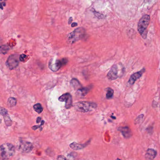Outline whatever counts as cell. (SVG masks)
<instances>
[{"label": "cell", "instance_id": "8fae6325", "mask_svg": "<svg viewBox=\"0 0 160 160\" xmlns=\"http://www.w3.org/2000/svg\"><path fill=\"white\" fill-rule=\"evenodd\" d=\"M145 70L144 69L139 71V72L135 73L134 74H133L131 76V78H130V79H129V84L131 85H133L138 79L139 78L141 77V76L142 75V74H143V73L145 72Z\"/></svg>", "mask_w": 160, "mask_h": 160}, {"label": "cell", "instance_id": "e0dca14e", "mask_svg": "<svg viewBox=\"0 0 160 160\" xmlns=\"http://www.w3.org/2000/svg\"><path fill=\"white\" fill-rule=\"evenodd\" d=\"M33 109L37 113L40 114L43 111V108L40 103H37L33 106Z\"/></svg>", "mask_w": 160, "mask_h": 160}, {"label": "cell", "instance_id": "5b68a950", "mask_svg": "<svg viewBox=\"0 0 160 160\" xmlns=\"http://www.w3.org/2000/svg\"><path fill=\"white\" fill-rule=\"evenodd\" d=\"M150 21V18L148 15L143 16L139 20L138 25V30L141 35L144 34L148 26Z\"/></svg>", "mask_w": 160, "mask_h": 160}, {"label": "cell", "instance_id": "2e32d148", "mask_svg": "<svg viewBox=\"0 0 160 160\" xmlns=\"http://www.w3.org/2000/svg\"><path fill=\"white\" fill-rule=\"evenodd\" d=\"M17 104L16 99L13 97H10L8 100V105L10 108L15 106Z\"/></svg>", "mask_w": 160, "mask_h": 160}, {"label": "cell", "instance_id": "277c9868", "mask_svg": "<svg viewBox=\"0 0 160 160\" xmlns=\"http://www.w3.org/2000/svg\"><path fill=\"white\" fill-rule=\"evenodd\" d=\"M85 30L83 28H78L71 32L67 37L68 43L73 44L84 37Z\"/></svg>", "mask_w": 160, "mask_h": 160}, {"label": "cell", "instance_id": "9a60e30c", "mask_svg": "<svg viewBox=\"0 0 160 160\" xmlns=\"http://www.w3.org/2000/svg\"><path fill=\"white\" fill-rule=\"evenodd\" d=\"M71 83L72 86L75 89H77L78 90L82 88V85H81L80 82H79L78 80L75 79V78H73L71 80Z\"/></svg>", "mask_w": 160, "mask_h": 160}, {"label": "cell", "instance_id": "30bf717a", "mask_svg": "<svg viewBox=\"0 0 160 160\" xmlns=\"http://www.w3.org/2000/svg\"><path fill=\"white\" fill-rule=\"evenodd\" d=\"M1 114L3 116L5 121V124L7 126H11L12 124V121L10 118L7 110L5 108H1Z\"/></svg>", "mask_w": 160, "mask_h": 160}, {"label": "cell", "instance_id": "cb8c5ba5", "mask_svg": "<svg viewBox=\"0 0 160 160\" xmlns=\"http://www.w3.org/2000/svg\"><path fill=\"white\" fill-rule=\"evenodd\" d=\"M78 26V24L76 23H73L72 24V28H74V27H77Z\"/></svg>", "mask_w": 160, "mask_h": 160}, {"label": "cell", "instance_id": "9c48e42d", "mask_svg": "<svg viewBox=\"0 0 160 160\" xmlns=\"http://www.w3.org/2000/svg\"><path fill=\"white\" fill-rule=\"evenodd\" d=\"M59 101L62 102H65V107L67 109L70 108L72 104V96L69 93H65L62 94L59 98Z\"/></svg>", "mask_w": 160, "mask_h": 160}, {"label": "cell", "instance_id": "6da1fadb", "mask_svg": "<svg viewBox=\"0 0 160 160\" xmlns=\"http://www.w3.org/2000/svg\"><path fill=\"white\" fill-rule=\"evenodd\" d=\"M124 68L121 63H118L112 66L107 75L110 80H114L121 77L124 73Z\"/></svg>", "mask_w": 160, "mask_h": 160}, {"label": "cell", "instance_id": "ac0fdd59", "mask_svg": "<svg viewBox=\"0 0 160 160\" xmlns=\"http://www.w3.org/2000/svg\"><path fill=\"white\" fill-rule=\"evenodd\" d=\"M90 87H88V88H82L78 90V91L81 92L82 96H84L89 92V91L90 90Z\"/></svg>", "mask_w": 160, "mask_h": 160}, {"label": "cell", "instance_id": "603a6c76", "mask_svg": "<svg viewBox=\"0 0 160 160\" xmlns=\"http://www.w3.org/2000/svg\"><path fill=\"white\" fill-rule=\"evenodd\" d=\"M41 120H42V118L40 117H39V118H37V123H39L40 122V121H41Z\"/></svg>", "mask_w": 160, "mask_h": 160}, {"label": "cell", "instance_id": "7a4b0ae2", "mask_svg": "<svg viewBox=\"0 0 160 160\" xmlns=\"http://www.w3.org/2000/svg\"><path fill=\"white\" fill-rule=\"evenodd\" d=\"M14 146L11 143H6L1 146V156L3 160L9 159L14 154Z\"/></svg>", "mask_w": 160, "mask_h": 160}, {"label": "cell", "instance_id": "7c38bea8", "mask_svg": "<svg viewBox=\"0 0 160 160\" xmlns=\"http://www.w3.org/2000/svg\"><path fill=\"white\" fill-rule=\"evenodd\" d=\"M118 130L121 132L122 135L126 138L130 137L132 135V132L128 127H120Z\"/></svg>", "mask_w": 160, "mask_h": 160}, {"label": "cell", "instance_id": "52a82bcc", "mask_svg": "<svg viewBox=\"0 0 160 160\" xmlns=\"http://www.w3.org/2000/svg\"><path fill=\"white\" fill-rule=\"evenodd\" d=\"M19 57L17 54L11 55L6 62V65L10 70H13L19 64Z\"/></svg>", "mask_w": 160, "mask_h": 160}, {"label": "cell", "instance_id": "3957f363", "mask_svg": "<svg viewBox=\"0 0 160 160\" xmlns=\"http://www.w3.org/2000/svg\"><path fill=\"white\" fill-rule=\"evenodd\" d=\"M74 107L77 111L86 113L96 108L97 105L92 102H80L75 104Z\"/></svg>", "mask_w": 160, "mask_h": 160}, {"label": "cell", "instance_id": "d4e9b609", "mask_svg": "<svg viewBox=\"0 0 160 160\" xmlns=\"http://www.w3.org/2000/svg\"><path fill=\"white\" fill-rule=\"evenodd\" d=\"M72 21V18H70V19H69V24H71V22Z\"/></svg>", "mask_w": 160, "mask_h": 160}, {"label": "cell", "instance_id": "d6986e66", "mask_svg": "<svg viewBox=\"0 0 160 160\" xmlns=\"http://www.w3.org/2000/svg\"><path fill=\"white\" fill-rule=\"evenodd\" d=\"M107 92L106 98L108 99H110L112 98L113 94H114V91L110 88H107Z\"/></svg>", "mask_w": 160, "mask_h": 160}, {"label": "cell", "instance_id": "5bb4252c", "mask_svg": "<svg viewBox=\"0 0 160 160\" xmlns=\"http://www.w3.org/2000/svg\"><path fill=\"white\" fill-rule=\"evenodd\" d=\"M156 151L152 149H148L147 150V152H146V158L148 160H152L155 158L156 156Z\"/></svg>", "mask_w": 160, "mask_h": 160}, {"label": "cell", "instance_id": "44dd1931", "mask_svg": "<svg viewBox=\"0 0 160 160\" xmlns=\"http://www.w3.org/2000/svg\"><path fill=\"white\" fill-rule=\"evenodd\" d=\"M44 123V121H42V123H41V124L40 126H36H36H33V127H32V129H33V130H36V129H38V128L41 127V126L43 125Z\"/></svg>", "mask_w": 160, "mask_h": 160}, {"label": "cell", "instance_id": "ffe728a7", "mask_svg": "<svg viewBox=\"0 0 160 160\" xmlns=\"http://www.w3.org/2000/svg\"><path fill=\"white\" fill-rule=\"evenodd\" d=\"M26 58H27V56L26 55H24V54H22L21 56H20L19 57V60L20 61H24L25 59H26Z\"/></svg>", "mask_w": 160, "mask_h": 160}, {"label": "cell", "instance_id": "ba28073f", "mask_svg": "<svg viewBox=\"0 0 160 160\" xmlns=\"http://www.w3.org/2000/svg\"><path fill=\"white\" fill-rule=\"evenodd\" d=\"M33 148V145L30 142L21 141L18 145V149L22 152L28 153L31 151Z\"/></svg>", "mask_w": 160, "mask_h": 160}, {"label": "cell", "instance_id": "8992f818", "mask_svg": "<svg viewBox=\"0 0 160 160\" xmlns=\"http://www.w3.org/2000/svg\"><path fill=\"white\" fill-rule=\"evenodd\" d=\"M67 62H68V60L66 59H62L61 60H56L55 61H54L53 59H52L49 62L48 66L51 71L56 72L58 71L62 66L65 65Z\"/></svg>", "mask_w": 160, "mask_h": 160}, {"label": "cell", "instance_id": "7402d4cb", "mask_svg": "<svg viewBox=\"0 0 160 160\" xmlns=\"http://www.w3.org/2000/svg\"><path fill=\"white\" fill-rule=\"evenodd\" d=\"M58 159H60V160H64V159H66V158L63 157V156H59L58 157Z\"/></svg>", "mask_w": 160, "mask_h": 160}, {"label": "cell", "instance_id": "4fadbf2b", "mask_svg": "<svg viewBox=\"0 0 160 160\" xmlns=\"http://www.w3.org/2000/svg\"><path fill=\"white\" fill-rule=\"evenodd\" d=\"M89 142H87L85 144H78L76 142H73L72 144H70V147L74 150H80L86 148L88 146Z\"/></svg>", "mask_w": 160, "mask_h": 160}]
</instances>
